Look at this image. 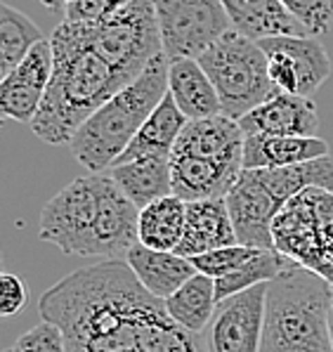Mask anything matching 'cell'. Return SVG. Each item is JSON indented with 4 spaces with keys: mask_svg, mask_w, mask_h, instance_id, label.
Segmentation results:
<instances>
[{
    "mask_svg": "<svg viewBox=\"0 0 333 352\" xmlns=\"http://www.w3.org/2000/svg\"><path fill=\"white\" fill-rule=\"evenodd\" d=\"M57 324L67 352H206L201 336L182 329L126 260H102L71 272L38 300Z\"/></svg>",
    "mask_w": 333,
    "mask_h": 352,
    "instance_id": "6da1fadb",
    "label": "cell"
},
{
    "mask_svg": "<svg viewBox=\"0 0 333 352\" xmlns=\"http://www.w3.org/2000/svg\"><path fill=\"white\" fill-rule=\"evenodd\" d=\"M50 43L55 69L31 130L47 144H69L76 130L102 104L135 78L102 55L80 24L62 21L52 31Z\"/></svg>",
    "mask_w": 333,
    "mask_h": 352,
    "instance_id": "7a4b0ae2",
    "label": "cell"
},
{
    "mask_svg": "<svg viewBox=\"0 0 333 352\" xmlns=\"http://www.w3.org/2000/svg\"><path fill=\"white\" fill-rule=\"evenodd\" d=\"M170 59L161 52L130 85L83 123L69 142L71 156L90 173H106L123 156L152 111L168 95Z\"/></svg>",
    "mask_w": 333,
    "mask_h": 352,
    "instance_id": "3957f363",
    "label": "cell"
},
{
    "mask_svg": "<svg viewBox=\"0 0 333 352\" xmlns=\"http://www.w3.org/2000/svg\"><path fill=\"white\" fill-rule=\"evenodd\" d=\"M331 291L329 281L300 265L270 281L260 352H333Z\"/></svg>",
    "mask_w": 333,
    "mask_h": 352,
    "instance_id": "277c9868",
    "label": "cell"
},
{
    "mask_svg": "<svg viewBox=\"0 0 333 352\" xmlns=\"http://www.w3.org/2000/svg\"><path fill=\"white\" fill-rule=\"evenodd\" d=\"M198 64L216 85L222 113L234 121H241L277 95L260 43L234 29L208 47L198 57Z\"/></svg>",
    "mask_w": 333,
    "mask_h": 352,
    "instance_id": "5b68a950",
    "label": "cell"
},
{
    "mask_svg": "<svg viewBox=\"0 0 333 352\" xmlns=\"http://www.w3.org/2000/svg\"><path fill=\"white\" fill-rule=\"evenodd\" d=\"M275 248L333 286V192L308 187L277 213Z\"/></svg>",
    "mask_w": 333,
    "mask_h": 352,
    "instance_id": "8992f818",
    "label": "cell"
},
{
    "mask_svg": "<svg viewBox=\"0 0 333 352\" xmlns=\"http://www.w3.org/2000/svg\"><path fill=\"white\" fill-rule=\"evenodd\" d=\"M104 173H90L69 182L41 213L38 236L67 256L97 258V220Z\"/></svg>",
    "mask_w": 333,
    "mask_h": 352,
    "instance_id": "52a82bcc",
    "label": "cell"
},
{
    "mask_svg": "<svg viewBox=\"0 0 333 352\" xmlns=\"http://www.w3.org/2000/svg\"><path fill=\"white\" fill-rule=\"evenodd\" d=\"M80 26L102 55L133 78H137L152 59L163 52L154 0H133L114 17Z\"/></svg>",
    "mask_w": 333,
    "mask_h": 352,
    "instance_id": "ba28073f",
    "label": "cell"
},
{
    "mask_svg": "<svg viewBox=\"0 0 333 352\" xmlns=\"http://www.w3.org/2000/svg\"><path fill=\"white\" fill-rule=\"evenodd\" d=\"M168 59H198L232 29L222 0H154Z\"/></svg>",
    "mask_w": 333,
    "mask_h": 352,
    "instance_id": "9c48e42d",
    "label": "cell"
},
{
    "mask_svg": "<svg viewBox=\"0 0 333 352\" xmlns=\"http://www.w3.org/2000/svg\"><path fill=\"white\" fill-rule=\"evenodd\" d=\"M257 43L277 93L312 97L329 80L331 59L317 36H272Z\"/></svg>",
    "mask_w": 333,
    "mask_h": 352,
    "instance_id": "30bf717a",
    "label": "cell"
},
{
    "mask_svg": "<svg viewBox=\"0 0 333 352\" xmlns=\"http://www.w3.org/2000/svg\"><path fill=\"white\" fill-rule=\"evenodd\" d=\"M267 284L218 302L211 324L201 333L206 352H260L265 329Z\"/></svg>",
    "mask_w": 333,
    "mask_h": 352,
    "instance_id": "8fae6325",
    "label": "cell"
},
{
    "mask_svg": "<svg viewBox=\"0 0 333 352\" xmlns=\"http://www.w3.org/2000/svg\"><path fill=\"white\" fill-rule=\"evenodd\" d=\"M232 215L236 239L241 246L251 248H275L272 225L277 213L284 208L277 197L265 187L260 173L244 170L229 194L225 197Z\"/></svg>",
    "mask_w": 333,
    "mask_h": 352,
    "instance_id": "7c38bea8",
    "label": "cell"
},
{
    "mask_svg": "<svg viewBox=\"0 0 333 352\" xmlns=\"http://www.w3.org/2000/svg\"><path fill=\"white\" fill-rule=\"evenodd\" d=\"M55 69V52L52 43L43 38L38 45L24 57L10 76L0 83V116L5 121L34 123L36 113L45 100L47 85Z\"/></svg>",
    "mask_w": 333,
    "mask_h": 352,
    "instance_id": "4fadbf2b",
    "label": "cell"
},
{
    "mask_svg": "<svg viewBox=\"0 0 333 352\" xmlns=\"http://www.w3.org/2000/svg\"><path fill=\"white\" fill-rule=\"evenodd\" d=\"M170 173H173V194L182 201L192 204L206 199H225L244 173V156L201 159L173 151Z\"/></svg>",
    "mask_w": 333,
    "mask_h": 352,
    "instance_id": "5bb4252c",
    "label": "cell"
},
{
    "mask_svg": "<svg viewBox=\"0 0 333 352\" xmlns=\"http://www.w3.org/2000/svg\"><path fill=\"white\" fill-rule=\"evenodd\" d=\"M246 135H272V138H317L319 111L310 97L277 93L246 113L239 121Z\"/></svg>",
    "mask_w": 333,
    "mask_h": 352,
    "instance_id": "9a60e30c",
    "label": "cell"
},
{
    "mask_svg": "<svg viewBox=\"0 0 333 352\" xmlns=\"http://www.w3.org/2000/svg\"><path fill=\"white\" fill-rule=\"evenodd\" d=\"M239 243L234 232L232 215H229L225 199H206V201L187 204L185 234L177 246V256L196 258L211 253L216 248L234 246Z\"/></svg>",
    "mask_w": 333,
    "mask_h": 352,
    "instance_id": "2e32d148",
    "label": "cell"
},
{
    "mask_svg": "<svg viewBox=\"0 0 333 352\" xmlns=\"http://www.w3.org/2000/svg\"><path fill=\"white\" fill-rule=\"evenodd\" d=\"M168 93L175 100L177 109L190 121H201L222 113V104L216 85L211 83L208 74L192 57H175L168 67Z\"/></svg>",
    "mask_w": 333,
    "mask_h": 352,
    "instance_id": "e0dca14e",
    "label": "cell"
},
{
    "mask_svg": "<svg viewBox=\"0 0 333 352\" xmlns=\"http://www.w3.org/2000/svg\"><path fill=\"white\" fill-rule=\"evenodd\" d=\"M232 29L262 41L272 36H310L282 0H222Z\"/></svg>",
    "mask_w": 333,
    "mask_h": 352,
    "instance_id": "ac0fdd59",
    "label": "cell"
},
{
    "mask_svg": "<svg viewBox=\"0 0 333 352\" xmlns=\"http://www.w3.org/2000/svg\"><path fill=\"white\" fill-rule=\"evenodd\" d=\"M244 142L246 133L241 130L239 121L218 113L187 123L173 151L201 159H227V156H244Z\"/></svg>",
    "mask_w": 333,
    "mask_h": 352,
    "instance_id": "d6986e66",
    "label": "cell"
},
{
    "mask_svg": "<svg viewBox=\"0 0 333 352\" xmlns=\"http://www.w3.org/2000/svg\"><path fill=\"white\" fill-rule=\"evenodd\" d=\"M126 263L137 274L144 289L161 300L170 298L196 274V267L190 258H182L173 251H152L142 243H137L128 253Z\"/></svg>",
    "mask_w": 333,
    "mask_h": 352,
    "instance_id": "ffe728a7",
    "label": "cell"
},
{
    "mask_svg": "<svg viewBox=\"0 0 333 352\" xmlns=\"http://www.w3.org/2000/svg\"><path fill=\"white\" fill-rule=\"evenodd\" d=\"M329 156V142L321 138H272L246 135L244 170L255 168H286Z\"/></svg>",
    "mask_w": 333,
    "mask_h": 352,
    "instance_id": "44dd1931",
    "label": "cell"
},
{
    "mask_svg": "<svg viewBox=\"0 0 333 352\" xmlns=\"http://www.w3.org/2000/svg\"><path fill=\"white\" fill-rule=\"evenodd\" d=\"M187 123H190V118L177 109L175 100L168 93L163 97V102L152 111V116L144 121V126L139 128V133L133 138V142L128 144V149L123 151V156L116 164L149 159V156H165V159H170Z\"/></svg>",
    "mask_w": 333,
    "mask_h": 352,
    "instance_id": "7402d4cb",
    "label": "cell"
},
{
    "mask_svg": "<svg viewBox=\"0 0 333 352\" xmlns=\"http://www.w3.org/2000/svg\"><path fill=\"white\" fill-rule=\"evenodd\" d=\"M106 173L139 210L173 194V173H170V159L165 156H149V159L116 164Z\"/></svg>",
    "mask_w": 333,
    "mask_h": 352,
    "instance_id": "603a6c76",
    "label": "cell"
},
{
    "mask_svg": "<svg viewBox=\"0 0 333 352\" xmlns=\"http://www.w3.org/2000/svg\"><path fill=\"white\" fill-rule=\"evenodd\" d=\"M187 201L170 194L139 210L137 241L152 251H177L185 234Z\"/></svg>",
    "mask_w": 333,
    "mask_h": 352,
    "instance_id": "cb8c5ba5",
    "label": "cell"
},
{
    "mask_svg": "<svg viewBox=\"0 0 333 352\" xmlns=\"http://www.w3.org/2000/svg\"><path fill=\"white\" fill-rule=\"evenodd\" d=\"M218 307L216 296V279L196 272L185 286L175 291L170 298H165V310L168 315L187 329L190 333L201 336L206 327L211 324L213 312Z\"/></svg>",
    "mask_w": 333,
    "mask_h": 352,
    "instance_id": "d4e9b609",
    "label": "cell"
},
{
    "mask_svg": "<svg viewBox=\"0 0 333 352\" xmlns=\"http://www.w3.org/2000/svg\"><path fill=\"white\" fill-rule=\"evenodd\" d=\"M43 41V31L29 14L3 3L0 5V76H10L24 57Z\"/></svg>",
    "mask_w": 333,
    "mask_h": 352,
    "instance_id": "484cf974",
    "label": "cell"
},
{
    "mask_svg": "<svg viewBox=\"0 0 333 352\" xmlns=\"http://www.w3.org/2000/svg\"><path fill=\"white\" fill-rule=\"evenodd\" d=\"M298 267L291 258H286L284 253H279L277 248H265L257 251L249 263L241 270L227 274L222 279H216V296L218 302L225 298H232L236 294H244L249 289H255L260 284H270V281L279 279L282 274H286L288 270Z\"/></svg>",
    "mask_w": 333,
    "mask_h": 352,
    "instance_id": "4316f807",
    "label": "cell"
},
{
    "mask_svg": "<svg viewBox=\"0 0 333 352\" xmlns=\"http://www.w3.org/2000/svg\"><path fill=\"white\" fill-rule=\"evenodd\" d=\"M257 251H265V248H251V246L234 243V246L216 248V251H211V253L192 258V263H194L196 272L206 274V277H211V279H222V277H227V274L244 267Z\"/></svg>",
    "mask_w": 333,
    "mask_h": 352,
    "instance_id": "83f0119b",
    "label": "cell"
},
{
    "mask_svg": "<svg viewBox=\"0 0 333 352\" xmlns=\"http://www.w3.org/2000/svg\"><path fill=\"white\" fill-rule=\"evenodd\" d=\"M310 36H324L333 24V0H282Z\"/></svg>",
    "mask_w": 333,
    "mask_h": 352,
    "instance_id": "f1b7e54d",
    "label": "cell"
},
{
    "mask_svg": "<svg viewBox=\"0 0 333 352\" xmlns=\"http://www.w3.org/2000/svg\"><path fill=\"white\" fill-rule=\"evenodd\" d=\"M12 352H67V338L57 324L43 319L34 329L19 336Z\"/></svg>",
    "mask_w": 333,
    "mask_h": 352,
    "instance_id": "f546056e",
    "label": "cell"
},
{
    "mask_svg": "<svg viewBox=\"0 0 333 352\" xmlns=\"http://www.w3.org/2000/svg\"><path fill=\"white\" fill-rule=\"evenodd\" d=\"M133 0H71L64 10V21L71 24H97L121 12Z\"/></svg>",
    "mask_w": 333,
    "mask_h": 352,
    "instance_id": "4dcf8cb0",
    "label": "cell"
},
{
    "mask_svg": "<svg viewBox=\"0 0 333 352\" xmlns=\"http://www.w3.org/2000/svg\"><path fill=\"white\" fill-rule=\"evenodd\" d=\"M26 300H29V291H26L24 279L17 277V274H3L0 277V315H19L24 310Z\"/></svg>",
    "mask_w": 333,
    "mask_h": 352,
    "instance_id": "1f68e13d",
    "label": "cell"
},
{
    "mask_svg": "<svg viewBox=\"0 0 333 352\" xmlns=\"http://www.w3.org/2000/svg\"><path fill=\"white\" fill-rule=\"evenodd\" d=\"M38 3H43L50 10H67V5L71 3V0H38Z\"/></svg>",
    "mask_w": 333,
    "mask_h": 352,
    "instance_id": "d6a6232c",
    "label": "cell"
},
{
    "mask_svg": "<svg viewBox=\"0 0 333 352\" xmlns=\"http://www.w3.org/2000/svg\"><path fill=\"white\" fill-rule=\"evenodd\" d=\"M329 329H331V340H333V291H331V310H329Z\"/></svg>",
    "mask_w": 333,
    "mask_h": 352,
    "instance_id": "836d02e7",
    "label": "cell"
},
{
    "mask_svg": "<svg viewBox=\"0 0 333 352\" xmlns=\"http://www.w3.org/2000/svg\"><path fill=\"white\" fill-rule=\"evenodd\" d=\"M5 352H12V348H10V350H5Z\"/></svg>",
    "mask_w": 333,
    "mask_h": 352,
    "instance_id": "e575fe53",
    "label": "cell"
}]
</instances>
